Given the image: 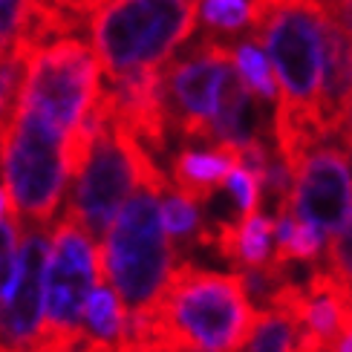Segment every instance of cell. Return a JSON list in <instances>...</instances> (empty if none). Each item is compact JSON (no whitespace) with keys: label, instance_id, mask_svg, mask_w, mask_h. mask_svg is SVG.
I'll use <instances>...</instances> for the list:
<instances>
[{"label":"cell","instance_id":"cell-14","mask_svg":"<svg viewBox=\"0 0 352 352\" xmlns=\"http://www.w3.org/2000/svg\"><path fill=\"white\" fill-rule=\"evenodd\" d=\"M234 67H237L243 84L263 101V104L277 107V101H280V84H277L274 67H272L260 41L243 38V41L234 43Z\"/></svg>","mask_w":352,"mask_h":352},{"label":"cell","instance_id":"cell-21","mask_svg":"<svg viewBox=\"0 0 352 352\" xmlns=\"http://www.w3.org/2000/svg\"><path fill=\"white\" fill-rule=\"evenodd\" d=\"M338 139L341 144H346V142H352V107L346 110V116H344V124H341V130H338Z\"/></svg>","mask_w":352,"mask_h":352},{"label":"cell","instance_id":"cell-9","mask_svg":"<svg viewBox=\"0 0 352 352\" xmlns=\"http://www.w3.org/2000/svg\"><path fill=\"white\" fill-rule=\"evenodd\" d=\"M292 214L329 237L352 219V159L338 139H324L306 151L292 173Z\"/></svg>","mask_w":352,"mask_h":352},{"label":"cell","instance_id":"cell-22","mask_svg":"<svg viewBox=\"0 0 352 352\" xmlns=\"http://www.w3.org/2000/svg\"><path fill=\"white\" fill-rule=\"evenodd\" d=\"M142 352H162V349H142Z\"/></svg>","mask_w":352,"mask_h":352},{"label":"cell","instance_id":"cell-17","mask_svg":"<svg viewBox=\"0 0 352 352\" xmlns=\"http://www.w3.org/2000/svg\"><path fill=\"white\" fill-rule=\"evenodd\" d=\"M226 194L231 197L234 211H237L240 219L254 217L263 211V185H260L257 176L243 165L234 168L231 176L226 179Z\"/></svg>","mask_w":352,"mask_h":352},{"label":"cell","instance_id":"cell-1","mask_svg":"<svg viewBox=\"0 0 352 352\" xmlns=\"http://www.w3.org/2000/svg\"><path fill=\"white\" fill-rule=\"evenodd\" d=\"M254 320L257 306L240 272L179 260L151 309L130 312L122 352H240Z\"/></svg>","mask_w":352,"mask_h":352},{"label":"cell","instance_id":"cell-20","mask_svg":"<svg viewBox=\"0 0 352 352\" xmlns=\"http://www.w3.org/2000/svg\"><path fill=\"white\" fill-rule=\"evenodd\" d=\"M329 18L344 29V35L352 41V0H320Z\"/></svg>","mask_w":352,"mask_h":352},{"label":"cell","instance_id":"cell-2","mask_svg":"<svg viewBox=\"0 0 352 352\" xmlns=\"http://www.w3.org/2000/svg\"><path fill=\"white\" fill-rule=\"evenodd\" d=\"M93 139L78 173L69 179L67 214L78 219V226L93 240L107 237L116 217L122 214L127 199L142 185L165 190L170 185L159 159L142 148L127 130L110 116L104 98H98L90 113Z\"/></svg>","mask_w":352,"mask_h":352},{"label":"cell","instance_id":"cell-16","mask_svg":"<svg viewBox=\"0 0 352 352\" xmlns=\"http://www.w3.org/2000/svg\"><path fill=\"white\" fill-rule=\"evenodd\" d=\"M21 223L18 219H0V303H6L18 283L21 272Z\"/></svg>","mask_w":352,"mask_h":352},{"label":"cell","instance_id":"cell-15","mask_svg":"<svg viewBox=\"0 0 352 352\" xmlns=\"http://www.w3.org/2000/svg\"><path fill=\"white\" fill-rule=\"evenodd\" d=\"M162 199V223H165V231L168 237L176 245H188V243H199L202 237V214H199V205L194 199H188L182 190H176L173 182L159 194Z\"/></svg>","mask_w":352,"mask_h":352},{"label":"cell","instance_id":"cell-3","mask_svg":"<svg viewBox=\"0 0 352 352\" xmlns=\"http://www.w3.org/2000/svg\"><path fill=\"white\" fill-rule=\"evenodd\" d=\"M197 32V0H107L90 21L104 78L165 69Z\"/></svg>","mask_w":352,"mask_h":352},{"label":"cell","instance_id":"cell-6","mask_svg":"<svg viewBox=\"0 0 352 352\" xmlns=\"http://www.w3.org/2000/svg\"><path fill=\"white\" fill-rule=\"evenodd\" d=\"M104 280L98 243L67 211L50 228L47 315L38 352H78L87 300Z\"/></svg>","mask_w":352,"mask_h":352},{"label":"cell","instance_id":"cell-18","mask_svg":"<svg viewBox=\"0 0 352 352\" xmlns=\"http://www.w3.org/2000/svg\"><path fill=\"white\" fill-rule=\"evenodd\" d=\"M324 266L352 289V219L341 234H335V237L327 240Z\"/></svg>","mask_w":352,"mask_h":352},{"label":"cell","instance_id":"cell-7","mask_svg":"<svg viewBox=\"0 0 352 352\" xmlns=\"http://www.w3.org/2000/svg\"><path fill=\"white\" fill-rule=\"evenodd\" d=\"M101 90L104 69L90 38H61L32 52L21 107L38 113L69 139L90 119Z\"/></svg>","mask_w":352,"mask_h":352},{"label":"cell","instance_id":"cell-19","mask_svg":"<svg viewBox=\"0 0 352 352\" xmlns=\"http://www.w3.org/2000/svg\"><path fill=\"white\" fill-rule=\"evenodd\" d=\"M29 3L32 0H0V52L9 50L18 41L21 29L29 18Z\"/></svg>","mask_w":352,"mask_h":352},{"label":"cell","instance_id":"cell-5","mask_svg":"<svg viewBox=\"0 0 352 352\" xmlns=\"http://www.w3.org/2000/svg\"><path fill=\"white\" fill-rule=\"evenodd\" d=\"M3 182L21 228H52L61 217L69 185L67 136L26 107L3 136Z\"/></svg>","mask_w":352,"mask_h":352},{"label":"cell","instance_id":"cell-4","mask_svg":"<svg viewBox=\"0 0 352 352\" xmlns=\"http://www.w3.org/2000/svg\"><path fill=\"white\" fill-rule=\"evenodd\" d=\"M162 190L142 185L101 243L104 280L119 292L127 312H144L159 300L176 269V248L162 223Z\"/></svg>","mask_w":352,"mask_h":352},{"label":"cell","instance_id":"cell-10","mask_svg":"<svg viewBox=\"0 0 352 352\" xmlns=\"http://www.w3.org/2000/svg\"><path fill=\"white\" fill-rule=\"evenodd\" d=\"M240 165V148L211 144V148H182L170 159V182L188 199L211 202L219 188H226L231 170Z\"/></svg>","mask_w":352,"mask_h":352},{"label":"cell","instance_id":"cell-13","mask_svg":"<svg viewBox=\"0 0 352 352\" xmlns=\"http://www.w3.org/2000/svg\"><path fill=\"white\" fill-rule=\"evenodd\" d=\"M29 61H32V50L21 38L9 50L0 52V139L6 136L9 124L14 122V116L21 110Z\"/></svg>","mask_w":352,"mask_h":352},{"label":"cell","instance_id":"cell-11","mask_svg":"<svg viewBox=\"0 0 352 352\" xmlns=\"http://www.w3.org/2000/svg\"><path fill=\"white\" fill-rule=\"evenodd\" d=\"M352 107V41L329 18L324 23V87H320V119L329 136H338L344 116Z\"/></svg>","mask_w":352,"mask_h":352},{"label":"cell","instance_id":"cell-12","mask_svg":"<svg viewBox=\"0 0 352 352\" xmlns=\"http://www.w3.org/2000/svg\"><path fill=\"white\" fill-rule=\"evenodd\" d=\"M127 320H130V312L122 295L113 286L101 283L90 295V300H87L84 335L104 352H122L127 338Z\"/></svg>","mask_w":352,"mask_h":352},{"label":"cell","instance_id":"cell-8","mask_svg":"<svg viewBox=\"0 0 352 352\" xmlns=\"http://www.w3.org/2000/svg\"><path fill=\"white\" fill-rule=\"evenodd\" d=\"M234 67V43L199 38L162 69V98L170 130L188 142H211L223 81ZM214 144V142H211Z\"/></svg>","mask_w":352,"mask_h":352}]
</instances>
